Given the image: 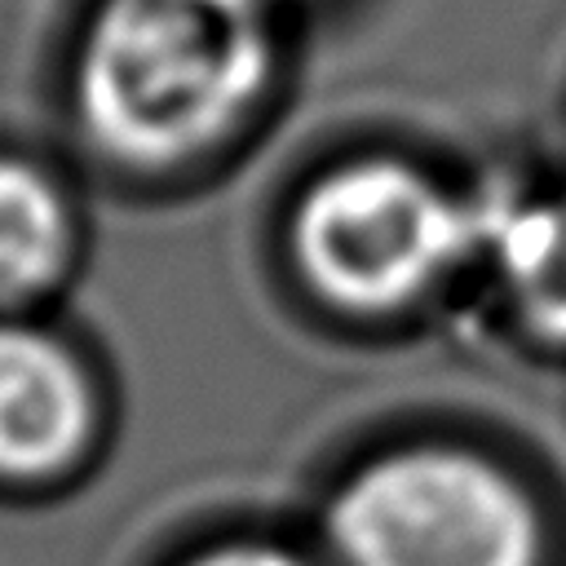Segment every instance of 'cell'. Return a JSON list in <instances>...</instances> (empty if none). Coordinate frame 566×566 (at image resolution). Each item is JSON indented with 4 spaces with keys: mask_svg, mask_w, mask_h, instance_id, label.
<instances>
[{
    "mask_svg": "<svg viewBox=\"0 0 566 566\" xmlns=\"http://www.w3.org/2000/svg\"><path fill=\"white\" fill-rule=\"evenodd\" d=\"M270 71L261 0H97L75 49V111L124 164H181L221 142Z\"/></svg>",
    "mask_w": 566,
    "mask_h": 566,
    "instance_id": "obj_1",
    "label": "cell"
},
{
    "mask_svg": "<svg viewBox=\"0 0 566 566\" xmlns=\"http://www.w3.org/2000/svg\"><path fill=\"white\" fill-rule=\"evenodd\" d=\"M340 566H535L531 495L460 447H407L363 464L332 500Z\"/></svg>",
    "mask_w": 566,
    "mask_h": 566,
    "instance_id": "obj_2",
    "label": "cell"
},
{
    "mask_svg": "<svg viewBox=\"0 0 566 566\" xmlns=\"http://www.w3.org/2000/svg\"><path fill=\"white\" fill-rule=\"evenodd\" d=\"M491 208H469L398 159L327 172L296 208L292 248L318 292L354 310H389L438 283L486 243Z\"/></svg>",
    "mask_w": 566,
    "mask_h": 566,
    "instance_id": "obj_3",
    "label": "cell"
},
{
    "mask_svg": "<svg viewBox=\"0 0 566 566\" xmlns=\"http://www.w3.org/2000/svg\"><path fill=\"white\" fill-rule=\"evenodd\" d=\"M88 429V380L66 345L49 332L0 327V478H57L84 451Z\"/></svg>",
    "mask_w": 566,
    "mask_h": 566,
    "instance_id": "obj_4",
    "label": "cell"
},
{
    "mask_svg": "<svg viewBox=\"0 0 566 566\" xmlns=\"http://www.w3.org/2000/svg\"><path fill=\"white\" fill-rule=\"evenodd\" d=\"M75 248V221L62 190L27 159L0 155V305L49 292Z\"/></svg>",
    "mask_w": 566,
    "mask_h": 566,
    "instance_id": "obj_5",
    "label": "cell"
},
{
    "mask_svg": "<svg viewBox=\"0 0 566 566\" xmlns=\"http://www.w3.org/2000/svg\"><path fill=\"white\" fill-rule=\"evenodd\" d=\"M486 243L517 314L535 332L566 340V195L526 208H491Z\"/></svg>",
    "mask_w": 566,
    "mask_h": 566,
    "instance_id": "obj_6",
    "label": "cell"
},
{
    "mask_svg": "<svg viewBox=\"0 0 566 566\" xmlns=\"http://www.w3.org/2000/svg\"><path fill=\"white\" fill-rule=\"evenodd\" d=\"M186 566H305V562L274 544H221L212 553L190 557Z\"/></svg>",
    "mask_w": 566,
    "mask_h": 566,
    "instance_id": "obj_7",
    "label": "cell"
}]
</instances>
